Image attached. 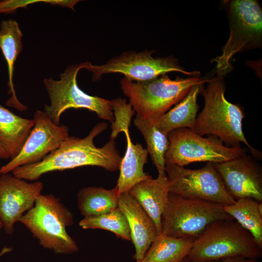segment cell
I'll use <instances>...</instances> for the list:
<instances>
[{
  "label": "cell",
  "instance_id": "cell-22",
  "mask_svg": "<svg viewBox=\"0 0 262 262\" xmlns=\"http://www.w3.org/2000/svg\"><path fill=\"white\" fill-rule=\"evenodd\" d=\"M195 239L175 238L161 234L153 242L143 260L148 262H180L186 258Z\"/></svg>",
  "mask_w": 262,
  "mask_h": 262
},
{
  "label": "cell",
  "instance_id": "cell-20",
  "mask_svg": "<svg viewBox=\"0 0 262 262\" xmlns=\"http://www.w3.org/2000/svg\"><path fill=\"white\" fill-rule=\"evenodd\" d=\"M203 84L193 86L182 100L156 121L157 126L162 131L168 134L180 128L194 130L199 108L197 97Z\"/></svg>",
  "mask_w": 262,
  "mask_h": 262
},
{
  "label": "cell",
  "instance_id": "cell-32",
  "mask_svg": "<svg viewBox=\"0 0 262 262\" xmlns=\"http://www.w3.org/2000/svg\"><path fill=\"white\" fill-rule=\"evenodd\" d=\"M136 262H148L145 261V260H144L143 259V260H142L137 261H136Z\"/></svg>",
  "mask_w": 262,
  "mask_h": 262
},
{
  "label": "cell",
  "instance_id": "cell-14",
  "mask_svg": "<svg viewBox=\"0 0 262 262\" xmlns=\"http://www.w3.org/2000/svg\"><path fill=\"white\" fill-rule=\"evenodd\" d=\"M224 186L235 200L250 198L262 202V169L246 154L220 163H213Z\"/></svg>",
  "mask_w": 262,
  "mask_h": 262
},
{
  "label": "cell",
  "instance_id": "cell-31",
  "mask_svg": "<svg viewBox=\"0 0 262 262\" xmlns=\"http://www.w3.org/2000/svg\"><path fill=\"white\" fill-rule=\"evenodd\" d=\"M2 228H3V224H2V222L1 221V220L0 219V229H1Z\"/></svg>",
  "mask_w": 262,
  "mask_h": 262
},
{
  "label": "cell",
  "instance_id": "cell-13",
  "mask_svg": "<svg viewBox=\"0 0 262 262\" xmlns=\"http://www.w3.org/2000/svg\"><path fill=\"white\" fill-rule=\"evenodd\" d=\"M43 187L41 181L29 182L10 173L0 176V219L6 233L13 234L15 224L33 207Z\"/></svg>",
  "mask_w": 262,
  "mask_h": 262
},
{
  "label": "cell",
  "instance_id": "cell-11",
  "mask_svg": "<svg viewBox=\"0 0 262 262\" xmlns=\"http://www.w3.org/2000/svg\"><path fill=\"white\" fill-rule=\"evenodd\" d=\"M165 173L170 193L223 206L236 201L226 190L213 163L207 162L203 167L197 169L166 164Z\"/></svg>",
  "mask_w": 262,
  "mask_h": 262
},
{
  "label": "cell",
  "instance_id": "cell-7",
  "mask_svg": "<svg viewBox=\"0 0 262 262\" xmlns=\"http://www.w3.org/2000/svg\"><path fill=\"white\" fill-rule=\"evenodd\" d=\"M223 206L169 193L162 215L161 234L175 238L196 239L212 223L232 218L225 212Z\"/></svg>",
  "mask_w": 262,
  "mask_h": 262
},
{
  "label": "cell",
  "instance_id": "cell-1",
  "mask_svg": "<svg viewBox=\"0 0 262 262\" xmlns=\"http://www.w3.org/2000/svg\"><path fill=\"white\" fill-rule=\"evenodd\" d=\"M107 127L106 123H99L84 138L68 136L41 161L17 167L11 172L17 178L35 181L48 172L83 166H98L108 171H116L119 169L122 158L115 139H111L101 147H97L94 143V138Z\"/></svg>",
  "mask_w": 262,
  "mask_h": 262
},
{
  "label": "cell",
  "instance_id": "cell-3",
  "mask_svg": "<svg viewBox=\"0 0 262 262\" xmlns=\"http://www.w3.org/2000/svg\"><path fill=\"white\" fill-rule=\"evenodd\" d=\"M209 80L198 76L177 77L172 80L165 74L143 82L124 77L120 83L136 116L157 121L172 106L182 100L193 86L208 82Z\"/></svg>",
  "mask_w": 262,
  "mask_h": 262
},
{
  "label": "cell",
  "instance_id": "cell-12",
  "mask_svg": "<svg viewBox=\"0 0 262 262\" xmlns=\"http://www.w3.org/2000/svg\"><path fill=\"white\" fill-rule=\"evenodd\" d=\"M34 125L19 153L0 167V176L11 172L16 168L41 161L53 151L69 136V130L57 125L44 111L36 110Z\"/></svg>",
  "mask_w": 262,
  "mask_h": 262
},
{
  "label": "cell",
  "instance_id": "cell-24",
  "mask_svg": "<svg viewBox=\"0 0 262 262\" xmlns=\"http://www.w3.org/2000/svg\"><path fill=\"white\" fill-rule=\"evenodd\" d=\"M134 124L146 140L148 153L157 169L158 175L166 176L164 156L169 145L168 134L158 127L155 120L136 115Z\"/></svg>",
  "mask_w": 262,
  "mask_h": 262
},
{
  "label": "cell",
  "instance_id": "cell-9",
  "mask_svg": "<svg viewBox=\"0 0 262 262\" xmlns=\"http://www.w3.org/2000/svg\"><path fill=\"white\" fill-rule=\"evenodd\" d=\"M169 142L165 154V164L184 166L195 162L220 163L246 154L247 149L229 147L215 136L204 138L194 130L180 128L168 134Z\"/></svg>",
  "mask_w": 262,
  "mask_h": 262
},
{
  "label": "cell",
  "instance_id": "cell-30",
  "mask_svg": "<svg viewBox=\"0 0 262 262\" xmlns=\"http://www.w3.org/2000/svg\"><path fill=\"white\" fill-rule=\"evenodd\" d=\"M180 262H189V261L187 260V259L186 258H185L184 259H183L182 260H181Z\"/></svg>",
  "mask_w": 262,
  "mask_h": 262
},
{
  "label": "cell",
  "instance_id": "cell-19",
  "mask_svg": "<svg viewBox=\"0 0 262 262\" xmlns=\"http://www.w3.org/2000/svg\"><path fill=\"white\" fill-rule=\"evenodd\" d=\"M34 125L33 119L21 117L0 105V144L11 160L19 153Z\"/></svg>",
  "mask_w": 262,
  "mask_h": 262
},
{
  "label": "cell",
  "instance_id": "cell-5",
  "mask_svg": "<svg viewBox=\"0 0 262 262\" xmlns=\"http://www.w3.org/2000/svg\"><path fill=\"white\" fill-rule=\"evenodd\" d=\"M45 248L59 254L77 252L78 247L66 229L73 224V216L60 199L51 194H40L34 205L20 221Z\"/></svg>",
  "mask_w": 262,
  "mask_h": 262
},
{
  "label": "cell",
  "instance_id": "cell-29",
  "mask_svg": "<svg viewBox=\"0 0 262 262\" xmlns=\"http://www.w3.org/2000/svg\"><path fill=\"white\" fill-rule=\"evenodd\" d=\"M11 250L12 249L9 247H5L3 248L0 253V257L6 253V252H10Z\"/></svg>",
  "mask_w": 262,
  "mask_h": 262
},
{
  "label": "cell",
  "instance_id": "cell-23",
  "mask_svg": "<svg viewBox=\"0 0 262 262\" xmlns=\"http://www.w3.org/2000/svg\"><path fill=\"white\" fill-rule=\"evenodd\" d=\"M262 202L242 198L223 206L225 212L253 236L262 248Z\"/></svg>",
  "mask_w": 262,
  "mask_h": 262
},
{
  "label": "cell",
  "instance_id": "cell-27",
  "mask_svg": "<svg viewBox=\"0 0 262 262\" xmlns=\"http://www.w3.org/2000/svg\"><path fill=\"white\" fill-rule=\"evenodd\" d=\"M212 262H260L259 259L237 256L228 258Z\"/></svg>",
  "mask_w": 262,
  "mask_h": 262
},
{
  "label": "cell",
  "instance_id": "cell-15",
  "mask_svg": "<svg viewBox=\"0 0 262 262\" xmlns=\"http://www.w3.org/2000/svg\"><path fill=\"white\" fill-rule=\"evenodd\" d=\"M118 208L125 216L134 248L133 258L142 260L153 242L159 235L153 221L128 192L119 195Z\"/></svg>",
  "mask_w": 262,
  "mask_h": 262
},
{
  "label": "cell",
  "instance_id": "cell-21",
  "mask_svg": "<svg viewBox=\"0 0 262 262\" xmlns=\"http://www.w3.org/2000/svg\"><path fill=\"white\" fill-rule=\"evenodd\" d=\"M119 195L116 186L110 190L86 187L78 193V208L84 217L106 213L118 207Z\"/></svg>",
  "mask_w": 262,
  "mask_h": 262
},
{
  "label": "cell",
  "instance_id": "cell-18",
  "mask_svg": "<svg viewBox=\"0 0 262 262\" xmlns=\"http://www.w3.org/2000/svg\"><path fill=\"white\" fill-rule=\"evenodd\" d=\"M22 33L18 23L13 19L1 22L0 26V49L8 67L9 94L12 96L6 101V104L20 111L27 109V106L18 100L13 83L14 64L22 49Z\"/></svg>",
  "mask_w": 262,
  "mask_h": 262
},
{
  "label": "cell",
  "instance_id": "cell-16",
  "mask_svg": "<svg viewBox=\"0 0 262 262\" xmlns=\"http://www.w3.org/2000/svg\"><path fill=\"white\" fill-rule=\"evenodd\" d=\"M154 222L159 235L162 233V218L169 194L166 176L151 177L134 185L128 192Z\"/></svg>",
  "mask_w": 262,
  "mask_h": 262
},
{
  "label": "cell",
  "instance_id": "cell-17",
  "mask_svg": "<svg viewBox=\"0 0 262 262\" xmlns=\"http://www.w3.org/2000/svg\"><path fill=\"white\" fill-rule=\"evenodd\" d=\"M129 128V126H126L121 131L125 134L127 147L121 161L116 186L119 195L128 192L134 185L151 177L144 172V166L147 161V150L140 144L132 142Z\"/></svg>",
  "mask_w": 262,
  "mask_h": 262
},
{
  "label": "cell",
  "instance_id": "cell-28",
  "mask_svg": "<svg viewBox=\"0 0 262 262\" xmlns=\"http://www.w3.org/2000/svg\"><path fill=\"white\" fill-rule=\"evenodd\" d=\"M0 159L8 160L10 159V156L7 152L0 144Z\"/></svg>",
  "mask_w": 262,
  "mask_h": 262
},
{
  "label": "cell",
  "instance_id": "cell-4",
  "mask_svg": "<svg viewBox=\"0 0 262 262\" xmlns=\"http://www.w3.org/2000/svg\"><path fill=\"white\" fill-rule=\"evenodd\" d=\"M261 248L252 234L233 218L217 220L197 238L186 258L189 262H212L242 256L260 259Z\"/></svg>",
  "mask_w": 262,
  "mask_h": 262
},
{
  "label": "cell",
  "instance_id": "cell-25",
  "mask_svg": "<svg viewBox=\"0 0 262 262\" xmlns=\"http://www.w3.org/2000/svg\"><path fill=\"white\" fill-rule=\"evenodd\" d=\"M83 229H102L109 230L117 237L131 241L127 219L117 207L103 214L84 217L79 223Z\"/></svg>",
  "mask_w": 262,
  "mask_h": 262
},
{
  "label": "cell",
  "instance_id": "cell-2",
  "mask_svg": "<svg viewBox=\"0 0 262 262\" xmlns=\"http://www.w3.org/2000/svg\"><path fill=\"white\" fill-rule=\"evenodd\" d=\"M206 88L201 86L200 93L204 98V106L198 115L194 129L197 134L211 135L217 137L226 146H240L245 144L256 158L261 152L255 149L247 141L243 131L242 121L245 116L241 108L228 101L225 97L223 75L209 80Z\"/></svg>",
  "mask_w": 262,
  "mask_h": 262
},
{
  "label": "cell",
  "instance_id": "cell-10",
  "mask_svg": "<svg viewBox=\"0 0 262 262\" xmlns=\"http://www.w3.org/2000/svg\"><path fill=\"white\" fill-rule=\"evenodd\" d=\"M154 50L141 52L125 51L101 65L87 61L83 69L93 73V80L98 81L103 74L121 73L135 82H143L158 78L171 72H178L191 77L199 76L197 71L188 72L181 66L173 56L154 57Z\"/></svg>",
  "mask_w": 262,
  "mask_h": 262
},
{
  "label": "cell",
  "instance_id": "cell-26",
  "mask_svg": "<svg viewBox=\"0 0 262 262\" xmlns=\"http://www.w3.org/2000/svg\"><path fill=\"white\" fill-rule=\"evenodd\" d=\"M114 116V122L111 126L112 131L111 139H115L120 130L126 125H130L134 111L131 106L127 103L125 98H118L111 100Z\"/></svg>",
  "mask_w": 262,
  "mask_h": 262
},
{
  "label": "cell",
  "instance_id": "cell-6",
  "mask_svg": "<svg viewBox=\"0 0 262 262\" xmlns=\"http://www.w3.org/2000/svg\"><path fill=\"white\" fill-rule=\"evenodd\" d=\"M86 63L68 66L60 75V80L44 79L43 83L50 104L44 106V112L56 124L60 125L62 114L70 108H84L95 112L98 117L113 123L115 120L111 100L88 95L79 87L77 77Z\"/></svg>",
  "mask_w": 262,
  "mask_h": 262
},
{
  "label": "cell",
  "instance_id": "cell-8",
  "mask_svg": "<svg viewBox=\"0 0 262 262\" xmlns=\"http://www.w3.org/2000/svg\"><path fill=\"white\" fill-rule=\"evenodd\" d=\"M230 34L222 53L213 61L217 74L225 75L232 69L230 61L238 52L259 48L262 40V10L254 0H234L228 6Z\"/></svg>",
  "mask_w": 262,
  "mask_h": 262
}]
</instances>
